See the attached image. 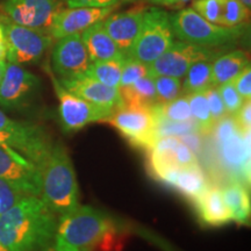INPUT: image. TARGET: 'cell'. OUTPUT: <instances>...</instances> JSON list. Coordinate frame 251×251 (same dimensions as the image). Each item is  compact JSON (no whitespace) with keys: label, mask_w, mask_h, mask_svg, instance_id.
I'll list each match as a JSON object with an SVG mask.
<instances>
[{"label":"cell","mask_w":251,"mask_h":251,"mask_svg":"<svg viewBox=\"0 0 251 251\" xmlns=\"http://www.w3.org/2000/svg\"><path fill=\"white\" fill-rule=\"evenodd\" d=\"M125 59L126 57L92 62L84 75L100 81L103 85L119 89Z\"/></svg>","instance_id":"24"},{"label":"cell","mask_w":251,"mask_h":251,"mask_svg":"<svg viewBox=\"0 0 251 251\" xmlns=\"http://www.w3.org/2000/svg\"><path fill=\"white\" fill-rule=\"evenodd\" d=\"M174 41L170 13L159 7L146 8L139 35L126 57L149 65L165 52Z\"/></svg>","instance_id":"5"},{"label":"cell","mask_w":251,"mask_h":251,"mask_svg":"<svg viewBox=\"0 0 251 251\" xmlns=\"http://www.w3.org/2000/svg\"><path fill=\"white\" fill-rule=\"evenodd\" d=\"M0 251H9V250L4 246V244L0 242Z\"/></svg>","instance_id":"46"},{"label":"cell","mask_w":251,"mask_h":251,"mask_svg":"<svg viewBox=\"0 0 251 251\" xmlns=\"http://www.w3.org/2000/svg\"><path fill=\"white\" fill-rule=\"evenodd\" d=\"M0 214H1V208H0Z\"/></svg>","instance_id":"48"},{"label":"cell","mask_w":251,"mask_h":251,"mask_svg":"<svg viewBox=\"0 0 251 251\" xmlns=\"http://www.w3.org/2000/svg\"><path fill=\"white\" fill-rule=\"evenodd\" d=\"M58 81L68 92L86 101L92 102L94 105L113 109V111L124 106L119 89L103 85L100 81L87 77L85 75L58 79Z\"/></svg>","instance_id":"15"},{"label":"cell","mask_w":251,"mask_h":251,"mask_svg":"<svg viewBox=\"0 0 251 251\" xmlns=\"http://www.w3.org/2000/svg\"><path fill=\"white\" fill-rule=\"evenodd\" d=\"M248 9L240 0H221L220 26L235 27L242 25L249 17Z\"/></svg>","instance_id":"29"},{"label":"cell","mask_w":251,"mask_h":251,"mask_svg":"<svg viewBox=\"0 0 251 251\" xmlns=\"http://www.w3.org/2000/svg\"><path fill=\"white\" fill-rule=\"evenodd\" d=\"M220 158L228 170L243 174L250 181V150L247 149L243 131L238 130L227 139L218 142Z\"/></svg>","instance_id":"19"},{"label":"cell","mask_w":251,"mask_h":251,"mask_svg":"<svg viewBox=\"0 0 251 251\" xmlns=\"http://www.w3.org/2000/svg\"><path fill=\"white\" fill-rule=\"evenodd\" d=\"M40 172V198L55 214L61 216L79 205L76 172L64 147L54 144Z\"/></svg>","instance_id":"2"},{"label":"cell","mask_w":251,"mask_h":251,"mask_svg":"<svg viewBox=\"0 0 251 251\" xmlns=\"http://www.w3.org/2000/svg\"><path fill=\"white\" fill-rule=\"evenodd\" d=\"M149 2L161 6V7H168V8H181L188 2H191L192 0H148Z\"/></svg>","instance_id":"41"},{"label":"cell","mask_w":251,"mask_h":251,"mask_svg":"<svg viewBox=\"0 0 251 251\" xmlns=\"http://www.w3.org/2000/svg\"><path fill=\"white\" fill-rule=\"evenodd\" d=\"M4 34L6 61L19 65L42 58L54 40L49 33L14 23L5 25Z\"/></svg>","instance_id":"6"},{"label":"cell","mask_w":251,"mask_h":251,"mask_svg":"<svg viewBox=\"0 0 251 251\" xmlns=\"http://www.w3.org/2000/svg\"><path fill=\"white\" fill-rule=\"evenodd\" d=\"M5 42V34H4V26L0 24V43Z\"/></svg>","instance_id":"43"},{"label":"cell","mask_w":251,"mask_h":251,"mask_svg":"<svg viewBox=\"0 0 251 251\" xmlns=\"http://www.w3.org/2000/svg\"><path fill=\"white\" fill-rule=\"evenodd\" d=\"M249 65V59L243 50H234L212 62V85L220 86L234 78Z\"/></svg>","instance_id":"21"},{"label":"cell","mask_w":251,"mask_h":251,"mask_svg":"<svg viewBox=\"0 0 251 251\" xmlns=\"http://www.w3.org/2000/svg\"><path fill=\"white\" fill-rule=\"evenodd\" d=\"M206 186L205 177L200 169V165L191 166V168H180L174 187L185 197L196 198Z\"/></svg>","instance_id":"26"},{"label":"cell","mask_w":251,"mask_h":251,"mask_svg":"<svg viewBox=\"0 0 251 251\" xmlns=\"http://www.w3.org/2000/svg\"><path fill=\"white\" fill-rule=\"evenodd\" d=\"M45 251H79V250L75 249V248L68 247V246H62V244L55 243L54 247H49L48 249Z\"/></svg>","instance_id":"42"},{"label":"cell","mask_w":251,"mask_h":251,"mask_svg":"<svg viewBox=\"0 0 251 251\" xmlns=\"http://www.w3.org/2000/svg\"><path fill=\"white\" fill-rule=\"evenodd\" d=\"M0 144H6L26 156L39 166L46 161L54 144L49 135L45 136H21V135L0 130Z\"/></svg>","instance_id":"20"},{"label":"cell","mask_w":251,"mask_h":251,"mask_svg":"<svg viewBox=\"0 0 251 251\" xmlns=\"http://www.w3.org/2000/svg\"><path fill=\"white\" fill-rule=\"evenodd\" d=\"M155 84L157 101L158 103H165L180 97L181 93V79L169 76H155L152 77Z\"/></svg>","instance_id":"31"},{"label":"cell","mask_w":251,"mask_h":251,"mask_svg":"<svg viewBox=\"0 0 251 251\" xmlns=\"http://www.w3.org/2000/svg\"><path fill=\"white\" fill-rule=\"evenodd\" d=\"M147 75H148V65L143 64L136 59L126 57L124 67H122L120 86L119 87L133 85L135 81L147 76Z\"/></svg>","instance_id":"32"},{"label":"cell","mask_w":251,"mask_h":251,"mask_svg":"<svg viewBox=\"0 0 251 251\" xmlns=\"http://www.w3.org/2000/svg\"><path fill=\"white\" fill-rule=\"evenodd\" d=\"M80 35L91 62L126 57L124 52L119 49V47L105 30L102 20L86 28L85 30L81 31Z\"/></svg>","instance_id":"18"},{"label":"cell","mask_w":251,"mask_h":251,"mask_svg":"<svg viewBox=\"0 0 251 251\" xmlns=\"http://www.w3.org/2000/svg\"><path fill=\"white\" fill-rule=\"evenodd\" d=\"M105 121L129 140L135 147L150 150L158 139L156 134V118L151 108L126 106L117 108Z\"/></svg>","instance_id":"8"},{"label":"cell","mask_w":251,"mask_h":251,"mask_svg":"<svg viewBox=\"0 0 251 251\" xmlns=\"http://www.w3.org/2000/svg\"><path fill=\"white\" fill-rule=\"evenodd\" d=\"M216 87H218L220 96H221L222 101H224L227 114L234 115L241 108V106L243 105V102L246 100H243L242 97L240 96V93L237 92V90L235 89L233 80Z\"/></svg>","instance_id":"33"},{"label":"cell","mask_w":251,"mask_h":251,"mask_svg":"<svg viewBox=\"0 0 251 251\" xmlns=\"http://www.w3.org/2000/svg\"><path fill=\"white\" fill-rule=\"evenodd\" d=\"M236 120V124L242 131H250L251 127V102L246 100L241 108L233 115Z\"/></svg>","instance_id":"38"},{"label":"cell","mask_w":251,"mask_h":251,"mask_svg":"<svg viewBox=\"0 0 251 251\" xmlns=\"http://www.w3.org/2000/svg\"><path fill=\"white\" fill-rule=\"evenodd\" d=\"M240 1L242 2V4L246 6L248 9H250V7H251V0H240Z\"/></svg>","instance_id":"45"},{"label":"cell","mask_w":251,"mask_h":251,"mask_svg":"<svg viewBox=\"0 0 251 251\" xmlns=\"http://www.w3.org/2000/svg\"><path fill=\"white\" fill-rule=\"evenodd\" d=\"M233 84L243 100H250L251 98V69L247 65L236 77L234 78Z\"/></svg>","instance_id":"37"},{"label":"cell","mask_w":251,"mask_h":251,"mask_svg":"<svg viewBox=\"0 0 251 251\" xmlns=\"http://www.w3.org/2000/svg\"><path fill=\"white\" fill-rule=\"evenodd\" d=\"M68 7H107L117 5L119 0H63Z\"/></svg>","instance_id":"39"},{"label":"cell","mask_w":251,"mask_h":251,"mask_svg":"<svg viewBox=\"0 0 251 251\" xmlns=\"http://www.w3.org/2000/svg\"><path fill=\"white\" fill-rule=\"evenodd\" d=\"M174 161L176 165L179 168H191V166L200 165L196 153L181 142L174 150Z\"/></svg>","instance_id":"36"},{"label":"cell","mask_w":251,"mask_h":251,"mask_svg":"<svg viewBox=\"0 0 251 251\" xmlns=\"http://www.w3.org/2000/svg\"><path fill=\"white\" fill-rule=\"evenodd\" d=\"M137 1V0H119V2H126V4H128V2H135Z\"/></svg>","instance_id":"47"},{"label":"cell","mask_w":251,"mask_h":251,"mask_svg":"<svg viewBox=\"0 0 251 251\" xmlns=\"http://www.w3.org/2000/svg\"><path fill=\"white\" fill-rule=\"evenodd\" d=\"M181 143H184L188 149H191L196 153L201 151V140H200L199 133L198 131H193V133H188L178 137Z\"/></svg>","instance_id":"40"},{"label":"cell","mask_w":251,"mask_h":251,"mask_svg":"<svg viewBox=\"0 0 251 251\" xmlns=\"http://www.w3.org/2000/svg\"><path fill=\"white\" fill-rule=\"evenodd\" d=\"M2 9L12 23L50 34L61 5L58 0H5Z\"/></svg>","instance_id":"12"},{"label":"cell","mask_w":251,"mask_h":251,"mask_svg":"<svg viewBox=\"0 0 251 251\" xmlns=\"http://www.w3.org/2000/svg\"><path fill=\"white\" fill-rule=\"evenodd\" d=\"M191 8L209 23L220 25L221 0H193Z\"/></svg>","instance_id":"34"},{"label":"cell","mask_w":251,"mask_h":251,"mask_svg":"<svg viewBox=\"0 0 251 251\" xmlns=\"http://www.w3.org/2000/svg\"><path fill=\"white\" fill-rule=\"evenodd\" d=\"M40 79L14 63H6L0 78V106L7 109H21L29 106L39 93Z\"/></svg>","instance_id":"9"},{"label":"cell","mask_w":251,"mask_h":251,"mask_svg":"<svg viewBox=\"0 0 251 251\" xmlns=\"http://www.w3.org/2000/svg\"><path fill=\"white\" fill-rule=\"evenodd\" d=\"M91 63L80 33L61 37L55 43L51 54V65L59 79L84 75Z\"/></svg>","instance_id":"13"},{"label":"cell","mask_w":251,"mask_h":251,"mask_svg":"<svg viewBox=\"0 0 251 251\" xmlns=\"http://www.w3.org/2000/svg\"><path fill=\"white\" fill-rule=\"evenodd\" d=\"M113 224L106 214L91 206H79L59 216L55 243L79 251H89L112 233Z\"/></svg>","instance_id":"3"},{"label":"cell","mask_w":251,"mask_h":251,"mask_svg":"<svg viewBox=\"0 0 251 251\" xmlns=\"http://www.w3.org/2000/svg\"><path fill=\"white\" fill-rule=\"evenodd\" d=\"M52 83L59 101L58 112L61 124L65 131L78 130L92 122L105 121L113 113V109L94 105L68 92L54 77Z\"/></svg>","instance_id":"10"},{"label":"cell","mask_w":251,"mask_h":251,"mask_svg":"<svg viewBox=\"0 0 251 251\" xmlns=\"http://www.w3.org/2000/svg\"><path fill=\"white\" fill-rule=\"evenodd\" d=\"M0 130L21 135V136H45V135H48L41 126L30 124V122L13 120V119L8 118L1 109H0Z\"/></svg>","instance_id":"30"},{"label":"cell","mask_w":251,"mask_h":251,"mask_svg":"<svg viewBox=\"0 0 251 251\" xmlns=\"http://www.w3.org/2000/svg\"><path fill=\"white\" fill-rule=\"evenodd\" d=\"M218 49L192 45L179 40L174 41L165 52L148 65V75L151 77L169 76L181 79L196 62L203 59L213 61L216 58Z\"/></svg>","instance_id":"7"},{"label":"cell","mask_w":251,"mask_h":251,"mask_svg":"<svg viewBox=\"0 0 251 251\" xmlns=\"http://www.w3.org/2000/svg\"><path fill=\"white\" fill-rule=\"evenodd\" d=\"M159 117L170 121H194L186 97H178L177 99L165 103H157L151 107Z\"/></svg>","instance_id":"28"},{"label":"cell","mask_w":251,"mask_h":251,"mask_svg":"<svg viewBox=\"0 0 251 251\" xmlns=\"http://www.w3.org/2000/svg\"><path fill=\"white\" fill-rule=\"evenodd\" d=\"M120 96L126 106H136V107L151 108L157 105V94L155 84L151 76L147 75L133 85L119 87Z\"/></svg>","instance_id":"22"},{"label":"cell","mask_w":251,"mask_h":251,"mask_svg":"<svg viewBox=\"0 0 251 251\" xmlns=\"http://www.w3.org/2000/svg\"><path fill=\"white\" fill-rule=\"evenodd\" d=\"M144 12H146V7L139 6L129 11L112 15L109 14L102 20V26L105 30L125 56L129 51L134 41L139 35Z\"/></svg>","instance_id":"16"},{"label":"cell","mask_w":251,"mask_h":251,"mask_svg":"<svg viewBox=\"0 0 251 251\" xmlns=\"http://www.w3.org/2000/svg\"><path fill=\"white\" fill-rule=\"evenodd\" d=\"M221 193L226 206L231 213V220L246 225L250 216V199L246 187L238 181H233L221 190Z\"/></svg>","instance_id":"23"},{"label":"cell","mask_w":251,"mask_h":251,"mask_svg":"<svg viewBox=\"0 0 251 251\" xmlns=\"http://www.w3.org/2000/svg\"><path fill=\"white\" fill-rule=\"evenodd\" d=\"M56 214L40 197H26L0 214V242L9 251H45L55 240Z\"/></svg>","instance_id":"1"},{"label":"cell","mask_w":251,"mask_h":251,"mask_svg":"<svg viewBox=\"0 0 251 251\" xmlns=\"http://www.w3.org/2000/svg\"><path fill=\"white\" fill-rule=\"evenodd\" d=\"M199 218L205 225L220 227L231 220V213L226 206L221 190L218 186L206 185L196 198H193Z\"/></svg>","instance_id":"17"},{"label":"cell","mask_w":251,"mask_h":251,"mask_svg":"<svg viewBox=\"0 0 251 251\" xmlns=\"http://www.w3.org/2000/svg\"><path fill=\"white\" fill-rule=\"evenodd\" d=\"M205 96L207 103H208L209 112H211V115L215 124L219 120H221L222 118H225L226 115H228L227 112H226L224 101H222L221 96H220L218 87L209 86L208 89L205 90Z\"/></svg>","instance_id":"35"},{"label":"cell","mask_w":251,"mask_h":251,"mask_svg":"<svg viewBox=\"0 0 251 251\" xmlns=\"http://www.w3.org/2000/svg\"><path fill=\"white\" fill-rule=\"evenodd\" d=\"M212 59L198 61L191 65L185 75L181 92L186 94L205 91L212 85Z\"/></svg>","instance_id":"25"},{"label":"cell","mask_w":251,"mask_h":251,"mask_svg":"<svg viewBox=\"0 0 251 251\" xmlns=\"http://www.w3.org/2000/svg\"><path fill=\"white\" fill-rule=\"evenodd\" d=\"M175 37L192 45L220 48L237 42L244 34V26L225 27L209 23L191 7L170 14Z\"/></svg>","instance_id":"4"},{"label":"cell","mask_w":251,"mask_h":251,"mask_svg":"<svg viewBox=\"0 0 251 251\" xmlns=\"http://www.w3.org/2000/svg\"><path fill=\"white\" fill-rule=\"evenodd\" d=\"M6 61H0V78H1L2 74H4L5 71V68H6Z\"/></svg>","instance_id":"44"},{"label":"cell","mask_w":251,"mask_h":251,"mask_svg":"<svg viewBox=\"0 0 251 251\" xmlns=\"http://www.w3.org/2000/svg\"><path fill=\"white\" fill-rule=\"evenodd\" d=\"M185 97L187 98L188 105H190L191 108V113H192V118L193 120L196 121L199 133H213L215 122L213 120L211 112H209L208 103H207V99L205 96V91L188 93Z\"/></svg>","instance_id":"27"},{"label":"cell","mask_w":251,"mask_h":251,"mask_svg":"<svg viewBox=\"0 0 251 251\" xmlns=\"http://www.w3.org/2000/svg\"><path fill=\"white\" fill-rule=\"evenodd\" d=\"M0 179L14 185L27 196L40 197V168L6 144H0Z\"/></svg>","instance_id":"11"},{"label":"cell","mask_w":251,"mask_h":251,"mask_svg":"<svg viewBox=\"0 0 251 251\" xmlns=\"http://www.w3.org/2000/svg\"><path fill=\"white\" fill-rule=\"evenodd\" d=\"M115 6L107 7H68L59 9L55 15L50 28V35L52 39L71 35V34L81 33L93 24L101 21L109 14L113 13Z\"/></svg>","instance_id":"14"}]
</instances>
